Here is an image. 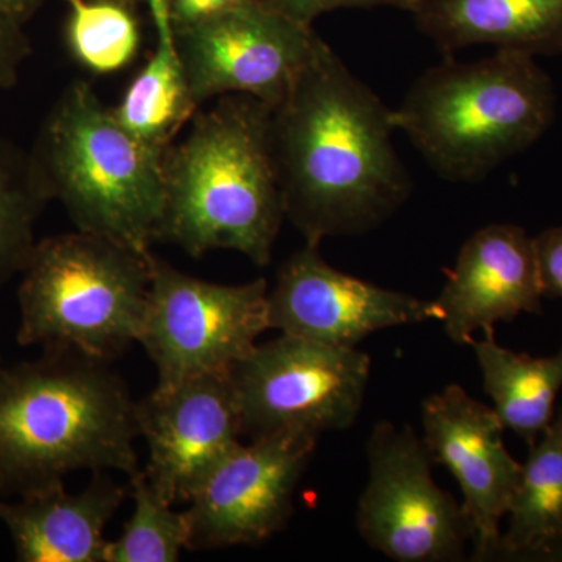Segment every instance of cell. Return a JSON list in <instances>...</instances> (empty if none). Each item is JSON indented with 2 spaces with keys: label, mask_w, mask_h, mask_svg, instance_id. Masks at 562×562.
I'll use <instances>...</instances> for the list:
<instances>
[{
  "label": "cell",
  "mask_w": 562,
  "mask_h": 562,
  "mask_svg": "<svg viewBox=\"0 0 562 562\" xmlns=\"http://www.w3.org/2000/svg\"><path fill=\"white\" fill-rule=\"evenodd\" d=\"M424 446L432 464L452 473L472 525L473 557L494 560L522 464L508 452L502 420L464 387L449 384L422 405Z\"/></svg>",
  "instance_id": "14"
},
{
  "label": "cell",
  "mask_w": 562,
  "mask_h": 562,
  "mask_svg": "<svg viewBox=\"0 0 562 562\" xmlns=\"http://www.w3.org/2000/svg\"><path fill=\"white\" fill-rule=\"evenodd\" d=\"M133 512L120 538L109 541L103 562H176L190 549L187 512H173L162 501L144 471L128 479Z\"/></svg>",
  "instance_id": "23"
},
{
  "label": "cell",
  "mask_w": 562,
  "mask_h": 562,
  "mask_svg": "<svg viewBox=\"0 0 562 562\" xmlns=\"http://www.w3.org/2000/svg\"><path fill=\"white\" fill-rule=\"evenodd\" d=\"M269 284L213 283L151 255L149 299L139 341L157 368L155 387L232 373L269 325Z\"/></svg>",
  "instance_id": "7"
},
{
  "label": "cell",
  "mask_w": 562,
  "mask_h": 562,
  "mask_svg": "<svg viewBox=\"0 0 562 562\" xmlns=\"http://www.w3.org/2000/svg\"><path fill=\"white\" fill-rule=\"evenodd\" d=\"M471 347L503 427L531 447L554 419L562 390V346L552 357L532 358L505 349L494 333H484Z\"/></svg>",
  "instance_id": "20"
},
{
  "label": "cell",
  "mask_w": 562,
  "mask_h": 562,
  "mask_svg": "<svg viewBox=\"0 0 562 562\" xmlns=\"http://www.w3.org/2000/svg\"><path fill=\"white\" fill-rule=\"evenodd\" d=\"M317 441L305 432H279L238 443L188 502V550L255 546L283 530Z\"/></svg>",
  "instance_id": "10"
},
{
  "label": "cell",
  "mask_w": 562,
  "mask_h": 562,
  "mask_svg": "<svg viewBox=\"0 0 562 562\" xmlns=\"http://www.w3.org/2000/svg\"><path fill=\"white\" fill-rule=\"evenodd\" d=\"M192 98L247 94L276 109L301 72L317 33L257 0L173 29Z\"/></svg>",
  "instance_id": "11"
},
{
  "label": "cell",
  "mask_w": 562,
  "mask_h": 562,
  "mask_svg": "<svg viewBox=\"0 0 562 562\" xmlns=\"http://www.w3.org/2000/svg\"><path fill=\"white\" fill-rule=\"evenodd\" d=\"M288 20L313 27L314 21L322 14L342 9H376V7H394L397 0H257Z\"/></svg>",
  "instance_id": "24"
},
{
  "label": "cell",
  "mask_w": 562,
  "mask_h": 562,
  "mask_svg": "<svg viewBox=\"0 0 562 562\" xmlns=\"http://www.w3.org/2000/svg\"><path fill=\"white\" fill-rule=\"evenodd\" d=\"M369 476L357 508L362 541L397 562H457L472 543L468 514L436 484L424 442L382 420L366 447Z\"/></svg>",
  "instance_id": "9"
},
{
  "label": "cell",
  "mask_w": 562,
  "mask_h": 562,
  "mask_svg": "<svg viewBox=\"0 0 562 562\" xmlns=\"http://www.w3.org/2000/svg\"><path fill=\"white\" fill-rule=\"evenodd\" d=\"M542 281L535 238L514 224H491L462 244L436 305L447 336L471 346L475 333L498 322L542 314Z\"/></svg>",
  "instance_id": "15"
},
{
  "label": "cell",
  "mask_w": 562,
  "mask_h": 562,
  "mask_svg": "<svg viewBox=\"0 0 562 562\" xmlns=\"http://www.w3.org/2000/svg\"><path fill=\"white\" fill-rule=\"evenodd\" d=\"M557 106L552 77L535 57L495 50L476 61L446 57L425 70L392 122L443 180L476 183L535 146Z\"/></svg>",
  "instance_id": "4"
},
{
  "label": "cell",
  "mask_w": 562,
  "mask_h": 562,
  "mask_svg": "<svg viewBox=\"0 0 562 562\" xmlns=\"http://www.w3.org/2000/svg\"><path fill=\"white\" fill-rule=\"evenodd\" d=\"M106 2L121 3V5L131 7V9L138 10L139 3L144 0H106Z\"/></svg>",
  "instance_id": "29"
},
{
  "label": "cell",
  "mask_w": 562,
  "mask_h": 562,
  "mask_svg": "<svg viewBox=\"0 0 562 562\" xmlns=\"http://www.w3.org/2000/svg\"><path fill=\"white\" fill-rule=\"evenodd\" d=\"M543 297L562 299V225L535 236Z\"/></svg>",
  "instance_id": "26"
},
{
  "label": "cell",
  "mask_w": 562,
  "mask_h": 562,
  "mask_svg": "<svg viewBox=\"0 0 562 562\" xmlns=\"http://www.w3.org/2000/svg\"><path fill=\"white\" fill-rule=\"evenodd\" d=\"M497 560L562 561V413L530 447Z\"/></svg>",
  "instance_id": "19"
},
{
  "label": "cell",
  "mask_w": 562,
  "mask_h": 562,
  "mask_svg": "<svg viewBox=\"0 0 562 562\" xmlns=\"http://www.w3.org/2000/svg\"><path fill=\"white\" fill-rule=\"evenodd\" d=\"M43 3L44 0H0V10L25 24Z\"/></svg>",
  "instance_id": "28"
},
{
  "label": "cell",
  "mask_w": 562,
  "mask_h": 562,
  "mask_svg": "<svg viewBox=\"0 0 562 562\" xmlns=\"http://www.w3.org/2000/svg\"><path fill=\"white\" fill-rule=\"evenodd\" d=\"M151 255L80 231L36 241L20 273V346L116 360L139 341Z\"/></svg>",
  "instance_id": "6"
},
{
  "label": "cell",
  "mask_w": 562,
  "mask_h": 562,
  "mask_svg": "<svg viewBox=\"0 0 562 562\" xmlns=\"http://www.w3.org/2000/svg\"><path fill=\"white\" fill-rule=\"evenodd\" d=\"M136 402L110 361L43 349L0 366V495L65 486L76 472L140 471Z\"/></svg>",
  "instance_id": "2"
},
{
  "label": "cell",
  "mask_w": 562,
  "mask_h": 562,
  "mask_svg": "<svg viewBox=\"0 0 562 562\" xmlns=\"http://www.w3.org/2000/svg\"><path fill=\"white\" fill-rule=\"evenodd\" d=\"M268 299L273 330L338 347H357L386 328L442 319L435 301L338 271L308 244L280 266Z\"/></svg>",
  "instance_id": "12"
},
{
  "label": "cell",
  "mask_w": 562,
  "mask_h": 562,
  "mask_svg": "<svg viewBox=\"0 0 562 562\" xmlns=\"http://www.w3.org/2000/svg\"><path fill=\"white\" fill-rule=\"evenodd\" d=\"M246 0H169L173 29L188 27L233 9Z\"/></svg>",
  "instance_id": "27"
},
{
  "label": "cell",
  "mask_w": 562,
  "mask_h": 562,
  "mask_svg": "<svg viewBox=\"0 0 562 562\" xmlns=\"http://www.w3.org/2000/svg\"><path fill=\"white\" fill-rule=\"evenodd\" d=\"M284 220L271 106L247 94L221 95L166 151L157 243L192 258L235 250L265 268Z\"/></svg>",
  "instance_id": "3"
},
{
  "label": "cell",
  "mask_w": 562,
  "mask_h": 562,
  "mask_svg": "<svg viewBox=\"0 0 562 562\" xmlns=\"http://www.w3.org/2000/svg\"><path fill=\"white\" fill-rule=\"evenodd\" d=\"M394 132L392 110L317 35L272 110L284 216L305 244L364 235L405 205L413 181Z\"/></svg>",
  "instance_id": "1"
},
{
  "label": "cell",
  "mask_w": 562,
  "mask_h": 562,
  "mask_svg": "<svg viewBox=\"0 0 562 562\" xmlns=\"http://www.w3.org/2000/svg\"><path fill=\"white\" fill-rule=\"evenodd\" d=\"M166 151L136 138L79 80L52 106L31 155L76 231L149 254L165 210Z\"/></svg>",
  "instance_id": "5"
},
{
  "label": "cell",
  "mask_w": 562,
  "mask_h": 562,
  "mask_svg": "<svg viewBox=\"0 0 562 562\" xmlns=\"http://www.w3.org/2000/svg\"><path fill=\"white\" fill-rule=\"evenodd\" d=\"M136 425L149 452L144 475L151 490L172 506L190 502L217 462L241 443L232 373L155 387L136 402Z\"/></svg>",
  "instance_id": "13"
},
{
  "label": "cell",
  "mask_w": 562,
  "mask_h": 562,
  "mask_svg": "<svg viewBox=\"0 0 562 562\" xmlns=\"http://www.w3.org/2000/svg\"><path fill=\"white\" fill-rule=\"evenodd\" d=\"M50 201L31 151L0 138V288L31 257L36 221Z\"/></svg>",
  "instance_id": "21"
},
{
  "label": "cell",
  "mask_w": 562,
  "mask_h": 562,
  "mask_svg": "<svg viewBox=\"0 0 562 562\" xmlns=\"http://www.w3.org/2000/svg\"><path fill=\"white\" fill-rule=\"evenodd\" d=\"M144 2L149 5L157 43L149 61L139 70L113 113L136 138L166 151L201 106L192 98L181 61L169 0Z\"/></svg>",
  "instance_id": "18"
},
{
  "label": "cell",
  "mask_w": 562,
  "mask_h": 562,
  "mask_svg": "<svg viewBox=\"0 0 562 562\" xmlns=\"http://www.w3.org/2000/svg\"><path fill=\"white\" fill-rule=\"evenodd\" d=\"M398 9L409 11L414 3V0H397Z\"/></svg>",
  "instance_id": "30"
},
{
  "label": "cell",
  "mask_w": 562,
  "mask_h": 562,
  "mask_svg": "<svg viewBox=\"0 0 562 562\" xmlns=\"http://www.w3.org/2000/svg\"><path fill=\"white\" fill-rule=\"evenodd\" d=\"M31 55L24 24L0 10V90H10L18 83L22 63Z\"/></svg>",
  "instance_id": "25"
},
{
  "label": "cell",
  "mask_w": 562,
  "mask_h": 562,
  "mask_svg": "<svg viewBox=\"0 0 562 562\" xmlns=\"http://www.w3.org/2000/svg\"><path fill=\"white\" fill-rule=\"evenodd\" d=\"M131 494V486L92 473L80 492L65 486L29 497L0 501V522L5 525L21 562H103L109 541L106 525Z\"/></svg>",
  "instance_id": "16"
},
{
  "label": "cell",
  "mask_w": 562,
  "mask_h": 562,
  "mask_svg": "<svg viewBox=\"0 0 562 562\" xmlns=\"http://www.w3.org/2000/svg\"><path fill=\"white\" fill-rule=\"evenodd\" d=\"M369 376L371 358L357 347L288 333L258 342L232 371L243 435L347 430L360 416Z\"/></svg>",
  "instance_id": "8"
},
{
  "label": "cell",
  "mask_w": 562,
  "mask_h": 562,
  "mask_svg": "<svg viewBox=\"0 0 562 562\" xmlns=\"http://www.w3.org/2000/svg\"><path fill=\"white\" fill-rule=\"evenodd\" d=\"M408 13L446 57L472 46L562 54V0H414Z\"/></svg>",
  "instance_id": "17"
},
{
  "label": "cell",
  "mask_w": 562,
  "mask_h": 562,
  "mask_svg": "<svg viewBox=\"0 0 562 562\" xmlns=\"http://www.w3.org/2000/svg\"><path fill=\"white\" fill-rule=\"evenodd\" d=\"M66 40L85 68L116 72L136 57L140 44L136 10L106 0H65Z\"/></svg>",
  "instance_id": "22"
}]
</instances>
